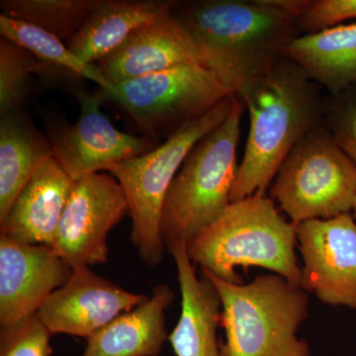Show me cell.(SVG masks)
I'll return each mask as SVG.
<instances>
[{
  "label": "cell",
  "instance_id": "6da1fadb",
  "mask_svg": "<svg viewBox=\"0 0 356 356\" xmlns=\"http://www.w3.org/2000/svg\"><path fill=\"white\" fill-rule=\"evenodd\" d=\"M312 0H202L177 2L173 13L209 49L216 72L243 99L298 37Z\"/></svg>",
  "mask_w": 356,
  "mask_h": 356
},
{
  "label": "cell",
  "instance_id": "7a4b0ae2",
  "mask_svg": "<svg viewBox=\"0 0 356 356\" xmlns=\"http://www.w3.org/2000/svg\"><path fill=\"white\" fill-rule=\"evenodd\" d=\"M310 81L298 65L283 57L241 99L250 130L231 203L266 195L292 149L314 130L317 103Z\"/></svg>",
  "mask_w": 356,
  "mask_h": 356
},
{
  "label": "cell",
  "instance_id": "3957f363",
  "mask_svg": "<svg viewBox=\"0 0 356 356\" xmlns=\"http://www.w3.org/2000/svg\"><path fill=\"white\" fill-rule=\"evenodd\" d=\"M296 243V225L281 216L273 199L254 194L229 204L221 216L186 245V250L201 270L228 282H243L236 267L255 266L301 287Z\"/></svg>",
  "mask_w": 356,
  "mask_h": 356
},
{
  "label": "cell",
  "instance_id": "277c9868",
  "mask_svg": "<svg viewBox=\"0 0 356 356\" xmlns=\"http://www.w3.org/2000/svg\"><path fill=\"white\" fill-rule=\"evenodd\" d=\"M216 288L222 304L226 341L221 356H311L310 346L297 336L308 318L305 290L277 274L257 276L236 284L201 270Z\"/></svg>",
  "mask_w": 356,
  "mask_h": 356
},
{
  "label": "cell",
  "instance_id": "5b68a950",
  "mask_svg": "<svg viewBox=\"0 0 356 356\" xmlns=\"http://www.w3.org/2000/svg\"><path fill=\"white\" fill-rule=\"evenodd\" d=\"M245 110L235 96L228 118L199 140L185 159L161 211V235L166 248L188 245L231 204Z\"/></svg>",
  "mask_w": 356,
  "mask_h": 356
},
{
  "label": "cell",
  "instance_id": "8992f818",
  "mask_svg": "<svg viewBox=\"0 0 356 356\" xmlns=\"http://www.w3.org/2000/svg\"><path fill=\"white\" fill-rule=\"evenodd\" d=\"M234 100L235 95L229 96L153 151L115 163L107 170L125 192L132 217L131 238L140 259L149 266L163 261L165 245L161 235V216L170 184L194 146L228 118Z\"/></svg>",
  "mask_w": 356,
  "mask_h": 356
},
{
  "label": "cell",
  "instance_id": "52a82bcc",
  "mask_svg": "<svg viewBox=\"0 0 356 356\" xmlns=\"http://www.w3.org/2000/svg\"><path fill=\"white\" fill-rule=\"evenodd\" d=\"M120 105L143 137L168 140L234 95L216 72L201 65H178L114 84L102 90Z\"/></svg>",
  "mask_w": 356,
  "mask_h": 356
},
{
  "label": "cell",
  "instance_id": "ba28073f",
  "mask_svg": "<svg viewBox=\"0 0 356 356\" xmlns=\"http://www.w3.org/2000/svg\"><path fill=\"white\" fill-rule=\"evenodd\" d=\"M294 225L350 213L356 198V165L332 136L307 134L285 159L270 187Z\"/></svg>",
  "mask_w": 356,
  "mask_h": 356
},
{
  "label": "cell",
  "instance_id": "9c48e42d",
  "mask_svg": "<svg viewBox=\"0 0 356 356\" xmlns=\"http://www.w3.org/2000/svg\"><path fill=\"white\" fill-rule=\"evenodd\" d=\"M129 213L116 178L98 172L74 180L53 250L72 268L106 264L108 235Z\"/></svg>",
  "mask_w": 356,
  "mask_h": 356
},
{
  "label": "cell",
  "instance_id": "30bf717a",
  "mask_svg": "<svg viewBox=\"0 0 356 356\" xmlns=\"http://www.w3.org/2000/svg\"><path fill=\"white\" fill-rule=\"evenodd\" d=\"M81 104L74 124H62L49 131L54 158L74 180L108 170L110 166L153 151L156 143L121 132L100 110L102 91L72 90Z\"/></svg>",
  "mask_w": 356,
  "mask_h": 356
},
{
  "label": "cell",
  "instance_id": "8fae6325",
  "mask_svg": "<svg viewBox=\"0 0 356 356\" xmlns=\"http://www.w3.org/2000/svg\"><path fill=\"white\" fill-rule=\"evenodd\" d=\"M301 288L331 306L356 309V224L350 213L296 225Z\"/></svg>",
  "mask_w": 356,
  "mask_h": 356
},
{
  "label": "cell",
  "instance_id": "7c38bea8",
  "mask_svg": "<svg viewBox=\"0 0 356 356\" xmlns=\"http://www.w3.org/2000/svg\"><path fill=\"white\" fill-rule=\"evenodd\" d=\"M186 65H205L216 72L213 54L173 11L140 28L120 48L96 64L112 86Z\"/></svg>",
  "mask_w": 356,
  "mask_h": 356
},
{
  "label": "cell",
  "instance_id": "4fadbf2b",
  "mask_svg": "<svg viewBox=\"0 0 356 356\" xmlns=\"http://www.w3.org/2000/svg\"><path fill=\"white\" fill-rule=\"evenodd\" d=\"M74 268L50 245L17 242L0 234V325L38 313Z\"/></svg>",
  "mask_w": 356,
  "mask_h": 356
},
{
  "label": "cell",
  "instance_id": "5bb4252c",
  "mask_svg": "<svg viewBox=\"0 0 356 356\" xmlns=\"http://www.w3.org/2000/svg\"><path fill=\"white\" fill-rule=\"evenodd\" d=\"M147 299L146 295L128 291L97 275L89 266H81L74 268L70 280L47 299L37 314L51 334L88 339Z\"/></svg>",
  "mask_w": 356,
  "mask_h": 356
},
{
  "label": "cell",
  "instance_id": "9a60e30c",
  "mask_svg": "<svg viewBox=\"0 0 356 356\" xmlns=\"http://www.w3.org/2000/svg\"><path fill=\"white\" fill-rule=\"evenodd\" d=\"M74 180L55 158L49 159L18 194L0 234L30 245H53Z\"/></svg>",
  "mask_w": 356,
  "mask_h": 356
},
{
  "label": "cell",
  "instance_id": "2e32d148",
  "mask_svg": "<svg viewBox=\"0 0 356 356\" xmlns=\"http://www.w3.org/2000/svg\"><path fill=\"white\" fill-rule=\"evenodd\" d=\"M177 270L181 313L168 336L177 356H221L217 327L221 324V300L207 278H199L186 245L168 248Z\"/></svg>",
  "mask_w": 356,
  "mask_h": 356
},
{
  "label": "cell",
  "instance_id": "e0dca14e",
  "mask_svg": "<svg viewBox=\"0 0 356 356\" xmlns=\"http://www.w3.org/2000/svg\"><path fill=\"white\" fill-rule=\"evenodd\" d=\"M175 6L161 0H100L67 46L84 62L96 65L140 28L172 13Z\"/></svg>",
  "mask_w": 356,
  "mask_h": 356
},
{
  "label": "cell",
  "instance_id": "ac0fdd59",
  "mask_svg": "<svg viewBox=\"0 0 356 356\" xmlns=\"http://www.w3.org/2000/svg\"><path fill=\"white\" fill-rule=\"evenodd\" d=\"M175 298L168 285L154 287L144 303L89 337L83 356H159L168 339L165 312Z\"/></svg>",
  "mask_w": 356,
  "mask_h": 356
},
{
  "label": "cell",
  "instance_id": "d6986e66",
  "mask_svg": "<svg viewBox=\"0 0 356 356\" xmlns=\"http://www.w3.org/2000/svg\"><path fill=\"white\" fill-rule=\"evenodd\" d=\"M285 57L311 81L334 92L356 84V22L339 24L293 40Z\"/></svg>",
  "mask_w": 356,
  "mask_h": 356
},
{
  "label": "cell",
  "instance_id": "ffe728a7",
  "mask_svg": "<svg viewBox=\"0 0 356 356\" xmlns=\"http://www.w3.org/2000/svg\"><path fill=\"white\" fill-rule=\"evenodd\" d=\"M53 156L50 140L44 139L21 109L1 115L0 222L33 175Z\"/></svg>",
  "mask_w": 356,
  "mask_h": 356
},
{
  "label": "cell",
  "instance_id": "44dd1931",
  "mask_svg": "<svg viewBox=\"0 0 356 356\" xmlns=\"http://www.w3.org/2000/svg\"><path fill=\"white\" fill-rule=\"evenodd\" d=\"M0 35L1 38L29 51L44 64L60 67L74 76L93 81L102 90L108 91L113 86L97 65L84 62L70 50L67 44L42 28L0 14Z\"/></svg>",
  "mask_w": 356,
  "mask_h": 356
},
{
  "label": "cell",
  "instance_id": "7402d4cb",
  "mask_svg": "<svg viewBox=\"0 0 356 356\" xmlns=\"http://www.w3.org/2000/svg\"><path fill=\"white\" fill-rule=\"evenodd\" d=\"M100 0H1V14L42 28L67 44Z\"/></svg>",
  "mask_w": 356,
  "mask_h": 356
},
{
  "label": "cell",
  "instance_id": "603a6c76",
  "mask_svg": "<svg viewBox=\"0 0 356 356\" xmlns=\"http://www.w3.org/2000/svg\"><path fill=\"white\" fill-rule=\"evenodd\" d=\"M51 65L4 38H0V114L20 109L34 74Z\"/></svg>",
  "mask_w": 356,
  "mask_h": 356
},
{
  "label": "cell",
  "instance_id": "cb8c5ba5",
  "mask_svg": "<svg viewBox=\"0 0 356 356\" xmlns=\"http://www.w3.org/2000/svg\"><path fill=\"white\" fill-rule=\"evenodd\" d=\"M53 334L38 314L0 331V356H51Z\"/></svg>",
  "mask_w": 356,
  "mask_h": 356
},
{
  "label": "cell",
  "instance_id": "d4e9b609",
  "mask_svg": "<svg viewBox=\"0 0 356 356\" xmlns=\"http://www.w3.org/2000/svg\"><path fill=\"white\" fill-rule=\"evenodd\" d=\"M356 19V0H315L299 18L298 28L312 34Z\"/></svg>",
  "mask_w": 356,
  "mask_h": 356
},
{
  "label": "cell",
  "instance_id": "484cf974",
  "mask_svg": "<svg viewBox=\"0 0 356 356\" xmlns=\"http://www.w3.org/2000/svg\"><path fill=\"white\" fill-rule=\"evenodd\" d=\"M332 138L356 165V102L350 103L337 115Z\"/></svg>",
  "mask_w": 356,
  "mask_h": 356
},
{
  "label": "cell",
  "instance_id": "4316f807",
  "mask_svg": "<svg viewBox=\"0 0 356 356\" xmlns=\"http://www.w3.org/2000/svg\"><path fill=\"white\" fill-rule=\"evenodd\" d=\"M353 209H355L356 211V198H355V206H353Z\"/></svg>",
  "mask_w": 356,
  "mask_h": 356
}]
</instances>
